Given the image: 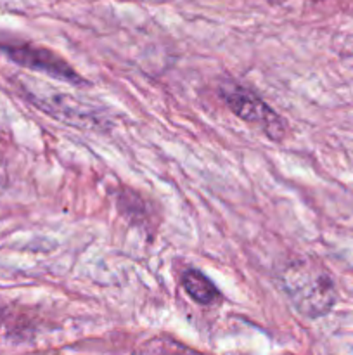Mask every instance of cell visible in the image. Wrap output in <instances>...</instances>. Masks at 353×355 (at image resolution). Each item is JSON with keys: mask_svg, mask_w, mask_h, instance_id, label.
<instances>
[{"mask_svg": "<svg viewBox=\"0 0 353 355\" xmlns=\"http://www.w3.org/2000/svg\"><path fill=\"white\" fill-rule=\"evenodd\" d=\"M7 184V168L3 159L0 158V187H3Z\"/></svg>", "mask_w": 353, "mask_h": 355, "instance_id": "cell-5", "label": "cell"}, {"mask_svg": "<svg viewBox=\"0 0 353 355\" xmlns=\"http://www.w3.org/2000/svg\"><path fill=\"white\" fill-rule=\"evenodd\" d=\"M221 99L228 106V110L239 116L241 120L249 123L262 125L263 132L269 135L272 141H280L286 134V125L282 118L275 113L270 106H266L265 101L253 94L251 90L244 89L235 82H227L220 87Z\"/></svg>", "mask_w": 353, "mask_h": 355, "instance_id": "cell-2", "label": "cell"}, {"mask_svg": "<svg viewBox=\"0 0 353 355\" xmlns=\"http://www.w3.org/2000/svg\"><path fill=\"white\" fill-rule=\"evenodd\" d=\"M280 284L300 314L317 319L336 304V284L331 274L317 262L296 260L280 272Z\"/></svg>", "mask_w": 353, "mask_h": 355, "instance_id": "cell-1", "label": "cell"}, {"mask_svg": "<svg viewBox=\"0 0 353 355\" xmlns=\"http://www.w3.org/2000/svg\"><path fill=\"white\" fill-rule=\"evenodd\" d=\"M2 49L7 54V58L12 59L16 64L45 73L47 76L61 80V82L73 83V85H87L85 80L73 69V66L68 61H64L61 55L48 51V49L37 47V45L30 44L6 45Z\"/></svg>", "mask_w": 353, "mask_h": 355, "instance_id": "cell-3", "label": "cell"}, {"mask_svg": "<svg viewBox=\"0 0 353 355\" xmlns=\"http://www.w3.org/2000/svg\"><path fill=\"white\" fill-rule=\"evenodd\" d=\"M182 286L187 295L199 305H211L220 297L215 284L197 269H187L182 274Z\"/></svg>", "mask_w": 353, "mask_h": 355, "instance_id": "cell-4", "label": "cell"}]
</instances>
